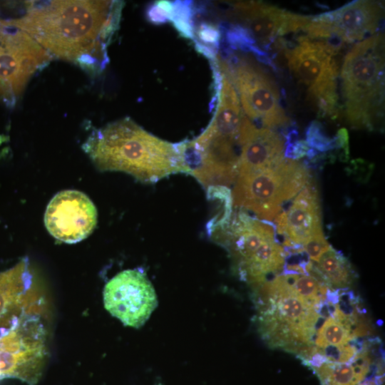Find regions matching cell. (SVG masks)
Wrapping results in <instances>:
<instances>
[{
    "mask_svg": "<svg viewBox=\"0 0 385 385\" xmlns=\"http://www.w3.org/2000/svg\"><path fill=\"white\" fill-rule=\"evenodd\" d=\"M19 17L8 19L52 57L101 71L106 46L119 22L122 2L112 1H26Z\"/></svg>",
    "mask_w": 385,
    "mask_h": 385,
    "instance_id": "6da1fadb",
    "label": "cell"
},
{
    "mask_svg": "<svg viewBox=\"0 0 385 385\" xmlns=\"http://www.w3.org/2000/svg\"><path fill=\"white\" fill-rule=\"evenodd\" d=\"M83 148L100 170L124 172L144 183L188 175L181 142L160 139L130 118L93 130Z\"/></svg>",
    "mask_w": 385,
    "mask_h": 385,
    "instance_id": "7a4b0ae2",
    "label": "cell"
},
{
    "mask_svg": "<svg viewBox=\"0 0 385 385\" xmlns=\"http://www.w3.org/2000/svg\"><path fill=\"white\" fill-rule=\"evenodd\" d=\"M216 110L204 131L182 143L188 175L206 189L229 188L239 170L240 130L245 114L230 80L220 71L215 83Z\"/></svg>",
    "mask_w": 385,
    "mask_h": 385,
    "instance_id": "3957f363",
    "label": "cell"
},
{
    "mask_svg": "<svg viewBox=\"0 0 385 385\" xmlns=\"http://www.w3.org/2000/svg\"><path fill=\"white\" fill-rule=\"evenodd\" d=\"M260 332L270 346L297 355L312 346L321 305L304 299L294 289L290 274L277 275L260 286Z\"/></svg>",
    "mask_w": 385,
    "mask_h": 385,
    "instance_id": "277c9868",
    "label": "cell"
},
{
    "mask_svg": "<svg viewBox=\"0 0 385 385\" xmlns=\"http://www.w3.org/2000/svg\"><path fill=\"white\" fill-rule=\"evenodd\" d=\"M345 115L357 128L372 130L384 117V36L357 42L346 54L341 71Z\"/></svg>",
    "mask_w": 385,
    "mask_h": 385,
    "instance_id": "5b68a950",
    "label": "cell"
},
{
    "mask_svg": "<svg viewBox=\"0 0 385 385\" xmlns=\"http://www.w3.org/2000/svg\"><path fill=\"white\" fill-rule=\"evenodd\" d=\"M310 180L304 163L284 159L272 167L238 175L231 192L232 204L260 220L272 221Z\"/></svg>",
    "mask_w": 385,
    "mask_h": 385,
    "instance_id": "8992f818",
    "label": "cell"
},
{
    "mask_svg": "<svg viewBox=\"0 0 385 385\" xmlns=\"http://www.w3.org/2000/svg\"><path fill=\"white\" fill-rule=\"evenodd\" d=\"M216 62L233 86L243 112L250 120L272 130H282L290 125L276 83L255 61L225 48L222 56L217 55Z\"/></svg>",
    "mask_w": 385,
    "mask_h": 385,
    "instance_id": "52a82bcc",
    "label": "cell"
},
{
    "mask_svg": "<svg viewBox=\"0 0 385 385\" xmlns=\"http://www.w3.org/2000/svg\"><path fill=\"white\" fill-rule=\"evenodd\" d=\"M297 44L285 43L288 66L297 80L305 86L321 113L338 114V66L334 56L339 47L327 41L300 36Z\"/></svg>",
    "mask_w": 385,
    "mask_h": 385,
    "instance_id": "ba28073f",
    "label": "cell"
},
{
    "mask_svg": "<svg viewBox=\"0 0 385 385\" xmlns=\"http://www.w3.org/2000/svg\"><path fill=\"white\" fill-rule=\"evenodd\" d=\"M46 336L37 312L25 313L0 330V379L11 376L35 385L47 360Z\"/></svg>",
    "mask_w": 385,
    "mask_h": 385,
    "instance_id": "9c48e42d",
    "label": "cell"
},
{
    "mask_svg": "<svg viewBox=\"0 0 385 385\" xmlns=\"http://www.w3.org/2000/svg\"><path fill=\"white\" fill-rule=\"evenodd\" d=\"M52 58L27 33L0 18V101L14 106L32 76Z\"/></svg>",
    "mask_w": 385,
    "mask_h": 385,
    "instance_id": "30bf717a",
    "label": "cell"
},
{
    "mask_svg": "<svg viewBox=\"0 0 385 385\" xmlns=\"http://www.w3.org/2000/svg\"><path fill=\"white\" fill-rule=\"evenodd\" d=\"M384 9L374 1H353L334 11L312 16L304 31L307 37L338 47L361 41L379 33Z\"/></svg>",
    "mask_w": 385,
    "mask_h": 385,
    "instance_id": "8fae6325",
    "label": "cell"
},
{
    "mask_svg": "<svg viewBox=\"0 0 385 385\" xmlns=\"http://www.w3.org/2000/svg\"><path fill=\"white\" fill-rule=\"evenodd\" d=\"M106 309L124 325L139 328L158 306L156 293L141 269L122 271L105 285Z\"/></svg>",
    "mask_w": 385,
    "mask_h": 385,
    "instance_id": "7c38bea8",
    "label": "cell"
},
{
    "mask_svg": "<svg viewBox=\"0 0 385 385\" xmlns=\"http://www.w3.org/2000/svg\"><path fill=\"white\" fill-rule=\"evenodd\" d=\"M231 14L237 19L234 23L245 27L265 51L274 48L280 36L304 31L312 18L260 1L234 3Z\"/></svg>",
    "mask_w": 385,
    "mask_h": 385,
    "instance_id": "4fadbf2b",
    "label": "cell"
},
{
    "mask_svg": "<svg viewBox=\"0 0 385 385\" xmlns=\"http://www.w3.org/2000/svg\"><path fill=\"white\" fill-rule=\"evenodd\" d=\"M44 223L56 240L76 243L93 232L97 223V210L84 193L63 190L58 192L47 205Z\"/></svg>",
    "mask_w": 385,
    "mask_h": 385,
    "instance_id": "5bb4252c",
    "label": "cell"
},
{
    "mask_svg": "<svg viewBox=\"0 0 385 385\" xmlns=\"http://www.w3.org/2000/svg\"><path fill=\"white\" fill-rule=\"evenodd\" d=\"M274 218L276 236L282 237L284 246L303 245L314 234L322 231L319 192L314 183L310 180L289 208Z\"/></svg>",
    "mask_w": 385,
    "mask_h": 385,
    "instance_id": "9a60e30c",
    "label": "cell"
},
{
    "mask_svg": "<svg viewBox=\"0 0 385 385\" xmlns=\"http://www.w3.org/2000/svg\"><path fill=\"white\" fill-rule=\"evenodd\" d=\"M240 143L238 175L272 167L284 159L282 135L276 130L257 127L246 115L241 126Z\"/></svg>",
    "mask_w": 385,
    "mask_h": 385,
    "instance_id": "2e32d148",
    "label": "cell"
},
{
    "mask_svg": "<svg viewBox=\"0 0 385 385\" xmlns=\"http://www.w3.org/2000/svg\"><path fill=\"white\" fill-rule=\"evenodd\" d=\"M32 287L26 261L0 273V330L27 312H38L41 298Z\"/></svg>",
    "mask_w": 385,
    "mask_h": 385,
    "instance_id": "e0dca14e",
    "label": "cell"
},
{
    "mask_svg": "<svg viewBox=\"0 0 385 385\" xmlns=\"http://www.w3.org/2000/svg\"><path fill=\"white\" fill-rule=\"evenodd\" d=\"M368 346L346 363L326 362L313 369L322 385H357L368 376L371 359Z\"/></svg>",
    "mask_w": 385,
    "mask_h": 385,
    "instance_id": "ac0fdd59",
    "label": "cell"
},
{
    "mask_svg": "<svg viewBox=\"0 0 385 385\" xmlns=\"http://www.w3.org/2000/svg\"><path fill=\"white\" fill-rule=\"evenodd\" d=\"M312 274L332 289H347L356 274L348 259L331 245L319 259L312 262Z\"/></svg>",
    "mask_w": 385,
    "mask_h": 385,
    "instance_id": "d6986e66",
    "label": "cell"
},
{
    "mask_svg": "<svg viewBox=\"0 0 385 385\" xmlns=\"http://www.w3.org/2000/svg\"><path fill=\"white\" fill-rule=\"evenodd\" d=\"M222 34L220 26L210 21H194L193 38L197 51L211 61H214L221 45Z\"/></svg>",
    "mask_w": 385,
    "mask_h": 385,
    "instance_id": "ffe728a7",
    "label": "cell"
},
{
    "mask_svg": "<svg viewBox=\"0 0 385 385\" xmlns=\"http://www.w3.org/2000/svg\"><path fill=\"white\" fill-rule=\"evenodd\" d=\"M315 335L316 346L320 348L328 345H344L357 338L349 329L334 317L327 318Z\"/></svg>",
    "mask_w": 385,
    "mask_h": 385,
    "instance_id": "44dd1931",
    "label": "cell"
},
{
    "mask_svg": "<svg viewBox=\"0 0 385 385\" xmlns=\"http://www.w3.org/2000/svg\"><path fill=\"white\" fill-rule=\"evenodd\" d=\"M195 6L190 1L172 2V11L169 21L175 29L185 38H193Z\"/></svg>",
    "mask_w": 385,
    "mask_h": 385,
    "instance_id": "7402d4cb",
    "label": "cell"
},
{
    "mask_svg": "<svg viewBox=\"0 0 385 385\" xmlns=\"http://www.w3.org/2000/svg\"><path fill=\"white\" fill-rule=\"evenodd\" d=\"M305 134V141L309 147L319 153H325L334 149L339 150L336 135L330 138L325 133L322 125L317 120L309 123Z\"/></svg>",
    "mask_w": 385,
    "mask_h": 385,
    "instance_id": "603a6c76",
    "label": "cell"
},
{
    "mask_svg": "<svg viewBox=\"0 0 385 385\" xmlns=\"http://www.w3.org/2000/svg\"><path fill=\"white\" fill-rule=\"evenodd\" d=\"M302 245L312 262H317L322 255L330 247L324 235L323 231L314 234Z\"/></svg>",
    "mask_w": 385,
    "mask_h": 385,
    "instance_id": "cb8c5ba5",
    "label": "cell"
},
{
    "mask_svg": "<svg viewBox=\"0 0 385 385\" xmlns=\"http://www.w3.org/2000/svg\"><path fill=\"white\" fill-rule=\"evenodd\" d=\"M172 11V1H158L150 4L146 11L148 21L155 24H160L169 21Z\"/></svg>",
    "mask_w": 385,
    "mask_h": 385,
    "instance_id": "d4e9b609",
    "label": "cell"
},
{
    "mask_svg": "<svg viewBox=\"0 0 385 385\" xmlns=\"http://www.w3.org/2000/svg\"><path fill=\"white\" fill-rule=\"evenodd\" d=\"M309 148L305 140H297L284 145V157L296 160L306 156Z\"/></svg>",
    "mask_w": 385,
    "mask_h": 385,
    "instance_id": "484cf974",
    "label": "cell"
},
{
    "mask_svg": "<svg viewBox=\"0 0 385 385\" xmlns=\"http://www.w3.org/2000/svg\"><path fill=\"white\" fill-rule=\"evenodd\" d=\"M7 140V138L0 134V145Z\"/></svg>",
    "mask_w": 385,
    "mask_h": 385,
    "instance_id": "4316f807",
    "label": "cell"
},
{
    "mask_svg": "<svg viewBox=\"0 0 385 385\" xmlns=\"http://www.w3.org/2000/svg\"><path fill=\"white\" fill-rule=\"evenodd\" d=\"M361 385H366V384H361Z\"/></svg>",
    "mask_w": 385,
    "mask_h": 385,
    "instance_id": "83f0119b",
    "label": "cell"
}]
</instances>
